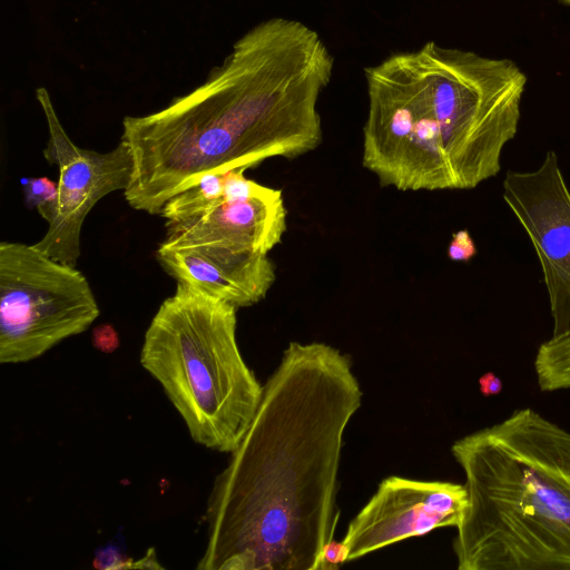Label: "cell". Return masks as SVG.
<instances>
[{"label":"cell","mask_w":570,"mask_h":570,"mask_svg":"<svg viewBox=\"0 0 570 570\" xmlns=\"http://www.w3.org/2000/svg\"><path fill=\"white\" fill-rule=\"evenodd\" d=\"M223 197V174L203 176L193 187L177 194L166 203L160 215L166 223L180 222L200 215Z\"/></svg>","instance_id":"4fadbf2b"},{"label":"cell","mask_w":570,"mask_h":570,"mask_svg":"<svg viewBox=\"0 0 570 570\" xmlns=\"http://www.w3.org/2000/svg\"><path fill=\"white\" fill-rule=\"evenodd\" d=\"M164 243L171 245L214 243L242 252L267 255L282 242L286 208L282 190L247 200L222 199L207 212L166 223Z\"/></svg>","instance_id":"8fae6325"},{"label":"cell","mask_w":570,"mask_h":570,"mask_svg":"<svg viewBox=\"0 0 570 570\" xmlns=\"http://www.w3.org/2000/svg\"><path fill=\"white\" fill-rule=\"evenodd\" d=\"M347 547L343 541L331 540L325 544L321 557L320 570H334L347 561Z\"/></svg>","instance_id":"e0dca14e"},{"label":"cell","mask_w":570,"mask_h":570,"mask_svg":"<svg viewBox=\"0 0 570 570\" xmlns=\"http://www.w3.org/2000/svg\"><path fill=\"white\" fill-rule=\"evenodd\" d=\"M156 256L177 282L198 287L237 308L262 301L275 281V268L267 255L220 244L163 242Z\"/></svg>","instance_id":"30bf717a"},{"label":"cell","mask_w":570,"mask_h":570,"mask_svg":"<svg viewBox=\"0 0 570 570\" xmlns=\"http://www.w3.org/2000/svg\"><path fill=\"white\" fill-rule=\"evenodd\" d=\"M333 68L305 23L277 17L256 24L200 86L156 112L124 118L120 140L132 156L127 203L160 214L207 174L314 150L322 141L317 101Z\"/></svg>","instance_id":"7a4b0ae2"},{"label":"cell","mask_w":570,"mask_h":570,"mask_svg":"<svg viewBox=\"0 0 570 570\" xmlns=\"http://www.w3.org/2000/svg\"><path fill=\"white\" fill-rule=\"evenodd\" d=\"M534 372L543 392L570 389V330L540 344Z\"/></svg>","instance_id":"7c38bea8"},{"label":"cell","mask_w":570,"mask_h":570,"mask_svg":"<svg viewBox=\"0 0 570 570\" xmlns=\"http://www.w3.org/2000/svg\"><path fill=\"white\" fill-rule=\"evenodd\" d=\"M348 355L291 342L215 478L197 570H320L338 511L345 429L362 403Z\"/></svg>","instance_id":"6da1fadb"},{"label":"cell","mask_w":570,"mask_h":570,"mask_svg":"<svg viewBox=\"0 0 570 570\" xmlns=\"http://www.w3.org/2000/svg\"><path fill=\"white\" fill-rule=\"evenodd\" d=\"M468 507L459 570H570V432L531 407L451 446Z\"/></svg>","instance_id":"277c9868"},{"label":"cell","mask_w":570,"mask_h":570,"mask_svg":"<svg viewBox=\"0 0 570 570\" xmlns=\"http://www.w3.org/2000/svg\"><path fill=\"white\" fill-rule=\"evenodd\" d=\"M89 282L76 266L33 245L0 243V362L40 357L83 333L99 316Z\"/></svg>","instance_id":"8992f818"},{"label":"cell","mask_w":570,"mask_h":570,"mask_svg":"<svg viewBox=\"0 0 570 570\" xmlns=\"http://www.w3.org/2000/svg\"><path fill=\"white\" fill-rule=\"evenodd\" d=\"M503 199L539 258L553 322L552 336L570 330V190L557 154L531 171H508Z\"/></svg>","instance_id":"ba28073f"},{"label":"cell","mask_w":570,"mask_h":570,"mask_svg":"<svg viewBox=\"0 0 570 570\" xmlns=\"http://www.w3.org/2000/svg\"><path fill=\"white\" fill-rule=\"evenodd\" d=\"M94 566L99 569L134 568V563L124 557L115 547H106L96 553Z\"/></svg>","instance_id":"ac0fdd59"},{"label":"cell","mask_w":570,"mask_h":570,"mask_svg":"<svg viewBox=\"0 0 570 570\" xmlns=\"http://www.w3.org/2000/svg\"><path fill=\"white\" fill-rule=\"evenodd\" d=\"M237 307L177 282L154 315L140 350L141 366L160 384L191 439L232 453L248 430L263 385L236 340Z\"/></svg>","instance_id":"5b68a950"},{"label":"cell","mask_w":570,"mask_h":570,"mask_svg":"<svg viewBox=\"0 0 570 570\" xmlns=\"http://www.w3.org/2000/svg\"><path fill=\"white\" fill-rule=\"evenodd\" d=\"M21 186L27 208H36L49 224L58 209V181H52L47 177H26L21 179Z\"/></svg>","instance_id":"5bb4252c"},{"label":"cell","mask_w":570,"mask_h":570,"mask_svg":"<svg viewBox=\"0 0 570 570\" xmlns=\"http://www.w3.org/2000/svg\"><path fill=\"white\" fill-rule=\"evenodd\" d=\"M245 168L232 169L223 174V199L227 202L267 197L277 191L244 176Z\"/></svg>","instance_id":"9a60e30c"},{"label":"cell","mask_w":570,"mask_h":570,"mask_svg":"<svg viewBox=\"0 0 570 570\" xmlns=\"http://www.w3.org/2000/svg\"><path fill=\"white\" fill-rule=\"evenodd\" d=\"M363 166L399 190L471 189L501 170L527 76L511 59L434 41L365 68Z\"/></svg>","instance_id":"3957f363"},{"label":"cell","mask_w":570,"mask_h":570,"mask_svg":"<svg viewBox=\"0 0 570 570\" xmlns=\"http://www.w3.org/2000/svg\"><path fill=\"white\" fill-rule=\"evenodd\" d=\"M466 507L464 484L389 476L348 523L347 561L438 528H456Z\"/></svg>","instance_id":"9c48e42d"},{"label":"cell","mask_w":570,"mask_h":570,"mask_svg":"<svg viewBox=\"0 0 570 570\" xmlns=\"http://www.w3.org/2000/svg\"><path fill=\"white\" fill-rule=\"evenodd\" d=\"M92 343L96 348L110 353L119 345L118 334L109 324L99 325L92 332Z\"/></svg>","instance_id":"d6986e66"},{"label":"cell","mask_w":570,"mask_h":570,"mask_svg":"<svg viewBox=\"0 0 570 570\" xmlns=\"http://www.w3.org/2000/svg\"><path fill=\"white\" fill-rule=\"evenodd\" d=\"M36 97L49 130L43 156L59 169V202L47 233L33 246L56 261L76 266L85 218L102 197L127 189L132 156L122 140L108 153L78 147L62 127L48 90L37 88Z\"/></svg>","instance_id":"52a82bcc"},{"label":"cell","mask_w":570,"mask_h":570,"mask_svg":"<svg viewBox=\"0 0 570 570\" xmlns=\"http://www.w3.org/2000/svg\"><path fill=\"white\" fill-rule=\"evenodd\" d=\"M557 1L563 6L570 7V0H557Z\"/></svg>","instance_id":"44dd1931"},{"label":"cell","mask_w":570,"mask_h":570,"mask_svg":"<svg viewBox=\"0 0 570 570\" xmlns=\"http://www.w3.org/2000/svg\"><path fill=\"white\" fill-rule=\"evenodd\" d=\"M502 381L493 372H487L479 379V389L482 395L492 396L502 391Z\"/></svg>","instance_id":"ffe728a7"},{"label":"cell","mask_w":570,"mask_h":570,"mask_svg":"<svg viewBox=\"0 0 570 570\" xmlns=\"http://www.w3.org/2000/svg\"><path fill=\"white\" fill-rule=\"evenodd\" d=\"M476 255L475 244L466 229L458 230L452 235L448 246V256L453 262H469Z\"/></svg>","instance_id":"2e32d148"}]
</instances>
